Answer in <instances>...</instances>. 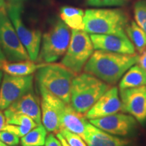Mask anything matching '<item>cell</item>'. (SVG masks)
<instances>
[{"instance_id": "18", "label": "cell", "mask_w": 146, "mask_h": 146, "mask_svg": "<svg viewBox=\"0 0 146 146\" xmlns=\"http://www.w3.org/2000/svg\"><path fill=\"white\" fill-rule=\"evenodd\" d=\"M146 85V70L139 65H133L125 73L120 81V89Z\"/></svg>"}, {"instance_id": "32", "label": "cell", "mask_w": 146, "mask_h": 146, "mask_svg": "<svg viewBox=\"0 0 146 146\" xmlns=\"http://www.w3.org/2000/svg\"><path fill=\"white\" fill-rule=\"evenodd\" d=\"M56 137H57V138L60 140V141L61 142L62 145V146H70L68 143V142L66 141V139H64V137L62 135L60 134L59 132L57 133H56Z\"/></svg>"}, {"instance_id": "12", "label": "cell", "mask_w": 146, "mask_h": 146, "mask_svg": "<svg viewBox=\"0 0 146 146\" xmlns=\"http://www.w3.org/2000/svg\"><path fill=\"white\" fill-rule=\"evenodd\" d=\"M121 111L131 115L142 125L146 124V85L120 89Z\"/></svg>"}, {"instance_id": "38", "label": "cell", "mask_w": 146, "mask_h": 146, "mask_svg": "<svg viewBox=\"0 0 146 146\" xmlns=\"http://www.w3.org/2000/svg\"><path fill=\"white\" fill-rule=\"evenodd\" d=\"M131 146H136L135 145V144H133V145H131Z\"/></svg>"}, {"instance_id": "35", "label": "cell", "mask_w": 146, "mask_h": 146, "mask_svg": "<svg viewBox=\"0 0 146 146\" xmlns=\"http://www.w3.org/2000/svg\"><path fill=\"white\" fill-rule=\"evenodd\" d=\"M3 72L1 70H0V88H1V81H2V78H3Z\"/></svg>"}, {"instance_id": "31", "label": "cell", "mask_w": 146, "mask_h": 146, "mask_svg": "<svg viewBox=\"0 0 146 146\" xmlns=\"http://www.w3.org/2000/svg\"><path fill=\"white\" fill-rule=\"evenodd\" d=\"M5 125H6V118L4 112H3L2 110H0V131L3 130Z\"/></svg>"}, {"instance_id": "34", "label": "cell", "mask_w": 146, "mask_h": 146, "mask_svg": "<svg viewBox=\"0 0 146 146\" xmlns=\"http://www.w3.org/2000/svg\"><path fill=\"white\" fill-rule=\"evenodd\" d=\"M5 7V3L4 0H0V10Z\"/></svg>"}, {"instance_id": "29", "label": "cell", "mask_w": 146, "mask_h": 146, "mask_svg": "<svg viewBox=\"0 0 146 146\" xmlns=\"http://www.w3.org/2000/svg\"><path fill=\"white\" fill-rule=\"evenodd\" d=\"M45 146H62L61 142L57 138V137L54 136L53 133H50L47 136L45 140Z\"/></svg>"}, {"instance_id": "4", "label": "cell", "mask_w": 146, "mask_h": 146, "mask_svg": "<svg viewBox=\"0 0 146 146\" xmlns=\"http://www.w3.org/2000/svg\"><path fill=\"white\" fill-rule=\"evenodd\" d=\"M74 76L61 64L43 63L36 70V80L38 86L43 87L64 102L70 104L71 85Z\"/></svg>"}, {"instance_id": "16", "label": "cell", "mask_w": 146, "mask_h": 146, "mask_svg": "<svg viewBox=\"0 0 146 146\" xmlns=\"http://www.w3.org/2000/svg\"><path fill=\"white\" fill-rule=\"evenodd\" d=\"M5 110L11 112L27 115L37 125L42 124L41 106L38 98L33 91L21 97Z\"/></svg>"}, {"instance_id": "27", "label": "cell", "mask_w": 146, "mask_h": 146, "mask_svg": "<svg viewBox=\"0 0 146 146\" xmlns=\"http://www.w3.org/2000/svg\"><path fill=\"white\" fill-rule=\"evenodd\" d=\"M0 140L7 145L11 146H16L20 142L19 137L6 130L0 131Z\"/></svg>"}, {"instance_id": "8", "label": "cell", "mask_w": 146, "mask_h": 146, "mask_svg": "<svg viewBox=\"0 0 146 146\" xmlns=\"http://www.w3.org/2000/svg\"><path fill=\"white\" fill-rule=\"evenodd\" d=\"M4 8L0 10V47L10 62L30 60Z\"/></svg>"}, {"instance_id": "7", "label": "cell", "mask_w": 146, "mask_h": 146, "mask_svg": "<svg viewBox=\"0 0 146 146\" xmlns=\"http://www.w3.org/2000/svg\"><path fill=\"white\" fill-rule=\"evenodd\" d=\"M23 11V7L21 2L10 3L6 9L7 14L30 60L36 62L41 47L42 33L38 29H29L25 25L22 16Z\"/></svg>"}, {"instance_id": "26", "label": "cell", "mask_w": 146, "mask_h": 146, "mask_svg": "<svg viewBox=\"0 0 146 146\" xmlns=\"http://www.w3.org/2000/svg\"><path fill=\"white\" fill-rule=\"evenodd\" d=\"M129 0H86V4L92 7L122 6L129 2Z\"/></svg>"}, {"instance_id": "1", "label": "cell", "mask_w": 146, "mask_h": 146, "mask_svg": "<svg viewBox=\"0 0 146 146\" xmlns=\"http://www.w3.org/2000/svg\"><path fill=\"white\" fill-rule=\"evenodd\" d=\"M137 54H123L102 50L93 53L83 71L92 74L108 85H115L125 73L137 63Z\"/></svg>"}, {"instance_id": "28", "label": "cell", "mask_w": 146, "mask_h": 146, "mask_svg": "<svg viewBox=\"0 0 146 146\" xmlns=\"http://www.w3.org/2000/svg\"><path fill=\"white\" fill-rule=\"evenodd\" d=\"M33 129L28 127H25V126L21 125H10V124H6L3 130H6L10 132L14 133L16 135L22 137L27 135L29 131L32 130Z\"/></svg>"}, {"instance_id": "15", "label": "cell", "mask_w": 146, "mask_h": 146, "mask_svg": "<svg viewBox=\"0 0 146 146\" xmlns=\"http://www.w3.org/2000/svg\"><path fill=\"white\" fill-rule=\"evenodd\" d=\"M87 146H131L133 142L127 137H118L102 131L88 122L83 137Z\"/></svg>"}, {"instance_id": "22", "label": "cell", "mask_w": 146, "mask_h": 146, "mask_svg": "<svg viewBox=\"0 0 146 146\" xmlns=\"http://www.w3.org/2000/svg\"><path fill=\"white\" fill-rule=\"evenodd\" d=\"M47 136V131L42 124L38 125L36 127L22 137L21 143L22 146H43Z\"/></svg>"}, {"instance_id": "9", "label": "cell", "mask_w": 146, "mask_h": 146, "mask_svg": "<svg viewBox=\"0 0 146 146\" xmlns=\"http://www.w3.org/2000/svg\"><path fill=\"white\" fill-rule=\"evenodd\" d=\"M33 76H14L5 73L0 88V110L4 111L16 100L33 91Z\"/></svg>"}, {"instance_id": "20", "label": "cell", "mask_w": 146, "mask_h": 146, "mask_svg": "<svg viewBox=\"0 0 146 146\" xmlns=\"http://www.w3.org/2000/svg\"><path fill=\"white\" fill-rule=\"evenodd\" d=\"M61 20L72 29L84 31L83 18L85 12L82 9L71 6H63L60 10Z\"/></svg>"}, {"instance_id": "19", "label": "cell", "mask_w": 146, "mask_h": 146, "mask_svg": "<svg viewBox=\"0 0 146 146\" xmlns=\"http://www.w3.org/2000/svg\"><path fill=\"white\" fill-rule=\"evenodd\" d=\"M43 63L36 64L31 60L19 62H5L1 70L5 73L14 76H28L39 69Z\"/></svg>"}, {"instance_id": "21", "label": "cell", "mask_w": 146, "mask_h": 146, "mask_svg": "<svg viewBox=\"0 0 146 146\" xmlns=\"http://www.w3.org/2000/svg\"><path fill=\"white\" fill-rule=\"evenodd\" d=\"M125 32L135 48L139 54L146 50V33L135 22L131 21L125 28Z\"/></svg>"}, {"instance_id": "23", "label": "cell", "mask_w": 146, "mask_h": 146, "mask_svg": "<svg viewBox=\"0 0 146 146\" xmlns=\"http://www.w3.org/2000/svg\"><path fill=\"white\" fill-rule=\"evenodd\" d=\"M4 114L6 118V124L25 126L31 129H33L38 125L31 118L27 115L11 112L6 110H4Z\"/></svg>"}, {"instance_id": "14", "label": "cell", "mask_w": 146, "mask_h": 146, "mask_svg": "<svg viewBox=\"0 0 146 146\" xmlns=\"http://www.w3.org/2000/svg\"><path fill=\"white\" fill-rule=\"evenodd\" d=\"M119 96L117 87H111L85 114V117L87 119L92 120L119 112L121 110V100Z\"/></svg>"}, {"instance_id": "5", "label": "cell", "mask_w": 146, "mask_h": 146, "mask_svg": "<svg viewBox=\"0 0 146 146\" xmlns=\"http://www.w3.org/2000/svg\"><path fill=\"white\" fill-rule=\"evenodd\" d=\"M71 34L70 27L62 20L55 22L42 35L37 61L41 63H53L59 60L67 51Z\"/></svg>"}, {"instance_id": "30", "label": "cell", "mask_w": 146, "mask_h": 146, "mask_svg": "<svg viewBox=\"0 0 146 146\" xmlns=\"http://www.w3.org/2000/svg\"><path fill=\"white\" fill-rule=\"evenodd\" d=\"M137 64L146 70V50L142 53L141 56H139Z\"/></svg>"}, {"instance_id": "2", "label": "cell", "mask_w": 146, "mask_h": 146, "mask_svg": "<svg viewBox=\"0 0 146 146\" xmlns=\"http://www.w3.org/2000/svg\"><path fill=\"white\" fill-rule=\"evenodd\" d=\"M111 87L89 73L76 74L71 85L70 104L78 112L85 115Z\"/></svg>"}, {"instance_id": "36", "label": "cell", "mask_w": 146, "mask_h": 146, "mask_svg": "<svg viewBox=\"0 0 146 146\" xmlns=\"http://www.w3.org/2000/svg\"><path fill=\"white\" fill-rule=\"evenodd\" d=\"M0 146H11V145H7V144H5V143H3V141H1V140H0Z\"/></svg>"}, {"instance_id": "24", "label": "cell", "mask_w": 146, "mask_h": 146, "mask_svg": "<svg viewBox=\"0 0 146 146\" xmlns=\"http://www.w3.org/2000/svg\"><path fill=\"white\" fill-rule=\"evenodd\" d=\"M134 16L136 23L146 33V0H139L134 5Z\"/></svg>"}, {"instance_id": "3", "label": "cell", "mask_w": 146, "mask_h": 146, "mask_svg": "<svg viewBox=\"0 0 146 146\" xmlns=\"http://www.w3.org/2000/svg\"><path fill=\"white\" fill-rule=\"evenodd\" d=\"M84 31L90 34L114 35L128 37L125 28L129 17L120 9H87L83 18Z\"/></svg>"}, {"instance_id": "13", "label": "cell", "mask_w": 146, "mask_h": 146, "mask_svg": "<svg viewBox=\"0 0 146 146\" xmlns=\"http://www.w3.org/2000/svg\"><path fill=\"white\" fill-rule=\"evenodd\" d=\"M90 38L96 50L123 54H135V48L129 37L114 35L91 34Z\"/></svg>"}, {"instance_id": "11", "label": "cell", "mask_w": 146, "mask_h": 146, "mask_svg": "<svg viewBox=\"0 0 146 146\" xmlns=\"http://www.w3.org/2000/svg\"><path fill=\"white\" fill-rule=\"evenodd\" d=\"M41 94V123L47 132L57 133L62 129L61 114L66 104L50 94L43 87L39 86Z\"/></svg>"}, {"instance_id": "6", "label": "cell", "mask_w": 146, "mask_h": 146, "mask_svg": "<svg viewBox=\"0 0 146 146\" xmlns=\"http://www.w3.org/2000/svg\"><path fill=\"white\" fill-rule=\"evenodd\" d=\"M94 50L90 36L87 32L72 29L70 44L60 64L75 75L80 74L94 53Z\"/></svg>"}, {"instance_id": "17", "label": "cell", "mask_w": 146, "mask_h": 146, "mask_svg": "<svg viewBox=\"0 0 146 146\" xmlns=\"http://www.w3.org/2000/svg\"><path fill=\"white\" fill-rule=\"evenodd\" d=\"M87 123L85 115L76 111L70 104H66L61 114L62 129H68L83 137Z\"/></svg>"}, {"instance_id": "25", "label": "cell", "mask_w": 146, "mask_h": 146, "mask_svg": "<svg viewBox=\"0 0 146 146\" xmlns=\"http://www.w3.org/2000/svg\"><path fill=\"white\" fill-rule=\"evenodd\" d=\"M59 133L64 137L66 141L70 146H87V143L81 136L71 132L68 129L62 128L60 129Z\"/></svg>"}, {"instance_id": "33", "label": "cell", "mask_w": 146, "mask_h": 146, "mask_svg": "<svg viewBox=\"0 0 146 146\" xmlns=\"http://www.w3.org/2000/svg\"><path fill=\"white\" fill-rule=\"evenodd\" d=\"M5 62H6V57H5L4 53L0 47V69H1V67Z\"/></svg>"}, {"instance_id": "37", "label": "cell", "mask_w": 146, "mask_h": 146, "mask_svg": "<svg viewBox=\"0 0 146 146\" xmlns=\"http://www.w3.org/2000/svg\"><path fill=\"white\" fill-rule=\"evenodd\" d=\"M8 1H10L11 2H21L23 0H8Z\"/></svg>"}, {"instance_id": "10", "label": "cell", "mask_w": 146, "mask_h": 146, "mask_svg": "<svg viewBox=\"0 0 146 146\" xmlns=\"http://www.w3.org/2000/svg\"><path fill=\"white\" fill-rule=\"evenodd\" d=\"M89 123L105 132L122 137H129L135 134L139 123L131 115L118 112L89 120Z\"/></svg>"}]
</instances>
